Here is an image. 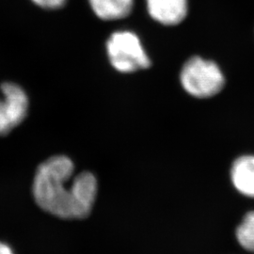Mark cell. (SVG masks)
Here are the masks:
<instances>
[{"label": "cell", "mask_w": 254, "mask_h": 254, "mask_svg": "<svg viewBox=\"0 0 254 254\" xmlns=\"http://www.w3.org/2000/svg\"><path fill=\"white\" fill-rule=\"evenodd\" d=\"M236 238L242 248L254 253V211L248 213L236 229Z\"/></svg>", "instance_id": "ba28073f"}, {"label": "cell", "mask_w": 254, "mask_h": 254, "mask_svg": "<svg viewBox=\"0 0 254 254\" xmlns=\"http://www.w3.org/2000/svg\"><path fill=\"white\" fill-rule=\"evenodd\" d=\"M28 97L18 84L0 85V136L9 134L27 117Z\"/></svg>", "instance_id": "277c9868"}, {"label": "cell", "mask_w": 254, "mask_h": 254, "mask_svg": "<svg viewBox=\"0 0 254 254\" xmlns=\"http://www.w3.org/2000/svg\"><path fill=\"white\" fill-rule=\"evenodd\" d=\"M97 17L105 21L126 18L134 6V0H89Z\"/></svg>", "instance_id": "52a82bcc"}, {"label": "cell", "mask_w": 254, "mask_h": 254, "mask_svg": "<svg viewBox=\"0 0 254 254\" xmlns=\"http://www.w3.org/2000/svg\"><path fill=\"white\" fill-rule=\"evenodd\" d=\"M74 165L65 155H56L37 170L32 192L37 204L58 218L82 219L90 216L98 185L89 172L73 178Z\"/></svg>", "instance_id": "6da1fadb"}, {"label": "cell", "mask_w": 254, "mask_h": 254, "mask_svg": "<svg viewBox=\"0 0 254 254\" xmlns=\"http://www.w3.org/2000/svg\"><path fill=\"white\" fill-rule=\"evenodd\" d=\"M0 254H14V253L9 245L0 242Z\"/></svg>", "instance_id": "30bf717a"}, {"label": "cell", "mask_w": 254, "mask_h": 254, "mask_svg": "<svg viewBox=\"0 0 254 254\" xmlns=\"http://www.w3.org/2000/svg\"><path fill=\"white\" fill-rule=\"evenodd\" d=\"M152 18L165 26H176L184 21L189 11L188 0H146Z\"/></svg>", "instance_id": "5b68a950"}, {"label": "cell", "mask_w": 254, "mask_h": 254, "mask_svg": "<svg viewBox=\"0 0 254 254\" xmlns=\"http://www.w3.org/2000/svg\"><path fill=\"white\" fill-rule=\"evenodd\" d=\"M180 80L185 91L196 98L212 97L225 85L224 75L218 64L200 57H193L185 64Z\"/></svg>", "instance_id": "7a4b0ae2"}, {"label": "cell", "mask_w": 254, "mask_h": 254, "mask_svg": "<svg viewBox=\"0 0 254 254\" xmlns=\"http://www.w3.org/2000/svg\"><path fill=\"white\" fill-rule=\"evenodd\" d=\"M231 178L238 192L254 198V155H243L236 159L231 169Z\"/></svg>", "instance_id": "8992f818"}, {"label": "cell", "mask_w": 254, "mask_h": 254, "mask_svg": "<svg viewBox=\"0 0 254 254\" xmlns=\"http://www.w3.org/2000/svg\"><path fill=\"white\" fill-rule=\"evenodd\" d=\"M107 52L110 64L120 73H134L151 65L139 38L132 31L112 33L107 42Z\"/></svg>", "instance_id": "3957f363"}, {"label": "cell", "mask_w": 254, "mask_h": 254, "mask_svg": "<svg viewBox=\"0 0 254 254\" xmlns=\"http://www.w3.org/2000/svg\"><path fill=\"white\" fill-rule=\"evenodd\" d=\"M37 6L44 9H54L63 7L66 0H31Z\"/></svg>", "instance_id": "9c48e42d"}]
</instances>
